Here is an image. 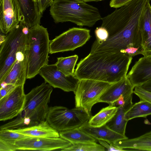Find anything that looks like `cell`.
Wrapping results in <instances>:
<instances>
[{"mask_svg":"<svg viewBox=\"0 0 151 151\" xmlns=\"http://www.w3.org/2000/svg\"><path fill=\"white\" fill-rule=\"evenodd\" d=\"M117 107L112 105L102 108L88 121L89 124L93 127H99L105 125L114 116Z\"/></svg>","mask_w":151,"mask_h":151,"instance_id":"cb8c5ba5","label":"cell"},{"mask_svg":"<svg viewBox=\"0 0 151 151\" xmlns=\"http://www.w3.org/2000/svg\"><path fill=\"white\" fill-rule=\"evenodd\" d=\"M82 0H53L50 14L56 23L70 22L77 25L93 27L102 17L98 9Z\"/></svg>","mask_w":151,"mask_h":151,"instance_id":"3957f363","label":"cell"},{"mask_svg":"<svg viewBox=\"0 0 151 151\" xmlns=\"http://www.w3.org/2000/svg\"><path fill=\"white\" fill-rule=\"evenodd\" d=\"M37 2V0H35Z\"/></svg>","mask_w":151,"mask_h":151,"instance_id":"60d3db41","label":"cell"},{"mask_svg":"<svg viewBox=\"0 0 151 151\" xmlns=\"http://www.w3.org/2000/svg\"><path fill=\"white\" fill-rule=\"evenodd\" d=\"M99 143L107 149L108 151H125L126 150L118 148L113 144H109L107 142L101 140H98Z\"/></svg>","mask_w":151,"mask_h":151,"instance_id":"e575fe53","label":"cell"},{"mask_svg":"<svg viewBox=\"0 0 151 151\" xmlns=\"http://www.w3.org/2000/svg\"><path fill=\"white\" fill-rule=\"evenodd\" d=\"M78 128L97 140H104L111 144L116 141L128 138L126 136L111 129L106 124L99 127H93L90 125L88 121Z\"/></svg>","mask_w":151,"mask_h":151,"instance_id":"e0dca14e","label":"cell"},{"mask_svg":"<svg viewBox=\"0 0 151 151\" xmlns=\"http://www.w3.org/2000/svg\"><path fill=\"white\" fill-rule=\"evenodd\" d=\"M133 93L140 99V101H145L151 104V92L142 88L139 86L134 87Z\"/></svg>","mask_w":151,"mask_h":151,"instance_id":"f1b7e54d","label":"cell"},{"mask_svg":"<svg viewBox=\"0 0 151 151\" xmlns=\"http://www.w3.org/2000/svg\"><path fill=\"white\" fill-rule=\"evenodd\" d=\"M23 21L17 0H0V29L2 33L8 34Z\"/></svg>","mask_w":151,"mask_h":151,"instance_id":"4fadbf2b","label":"cell"},{"mask_svg":"<svg viewBox=\"0 0 151 151\" xmlns=\"http://www.w3.org/2000/svg\"><path fill=\"white\" fill-rule=\"evenodd\" d=\"M23 17V23L28 28L40 25L42 14L35 0H17Z\"/></svg>","mask_w":151,"mask_h":151,"instance_id":"d6986e66","label":"cell"},{"mask_svg":"<svg viewBox=\"0 0 151 151\" xmlns=\"http://www.w3.org/2000/svg\"><path fill=\"white\" fill-rule=\"evenodd\" d=\"M95 33L96 40L99 41H104L109 37L108 31L105 28L101 26L96 28Z\"/></svg>","mask_w":151,"mask_h":151,"instance_id":"f546056e","label":"cell"},{"mask_svg":"<svg viewBox=\"0 0 151 151\" xmlns=\"http://www.w3.org/2000/svg\"><path fill=\"white\" fill-rule=\"evenodd\" d=\"M151 114V104L145 101H140L133 104L125 114L126 119L128 121L138 117H145Z\"/></svg>","mask_w":151,"mask_h":151,"instance_id":"d4e9b609","label":"cell"},{"mask_svg":"<svg viewBox=\"0 0 151 151\" xmlns=\"http://www.w3.org/2000/svg\"><path fill=\"white\" fill-rule=\"evenodd\" d=\"M11 130L32 137L55 138L60 137L59 132L51 126L46 120L37 125L24 128Z\"/></svg>","mask_w":151,"mask_h":151,"instance_id":"44dd1931","label":"cell"},{"mask_svg":"<svg viewBox=\"0 0 151 151\" xmlns=\"http://www.w3.org/2000/svg\"><path fill=\"white\" fill-rule=\"evenodd\" d=\"M60 137L72 144L84 142H96V139L78 128L59 132Z\"/></svg>","mask_w":151,"mask_h":151,"instance_id":"603a6c76","label":"cell"},{"mask_svg":"<svg viewBox=\"0 0 151 151\" xmlns=\"http://www.w3.org/2000/svg\"><path fill=\"white\" fill-rule=\"evenodd\" d=\"M72 145L70 142L60 137L55 138L31 137L15 142L17 150L61 151Z\"/></svg>","mask_w":151,"mask_h":151,"instance_id":"30bf717a","label":"cell"},{"mask_svg":"<svg viewBox=\"0 0 151 151\" xmlns=\"http://www.w3.org/2000/svg\"><path fill=\"white\" fill-rule=\"evenodd\" d=\"M17 86L13 84H7L0 88V99L12 91Z\"/></svg>","mask_w":151,"mask_h":151,"instance_id":"d6a6232c","label":"cell"},{"mask_svg":"<svg viewBox=\"0 0 151 151\" xmlns=\"http://www.w3.org/2000/svg\"><path fill=\"white\" fill-rule=\"evenodd\" d=\"M50 42L47 29L40 25L29 29L27 79H31L48 62Z\"/></svg>","mask_w":151,"mask_h":151,"instance_id":"277c9868","label":"cell"},{"mask_svg":"<svg viewBox=\"0 0 151 151\" xmlns=\"http://www.w3.org/2000/svg\"><path fill=\"white\" fill-rule=\"evenodd\" d=\"M17 150L15 145L0 139V151H15Z\"/></svg>","mask_w":151,"mask_h":151,"instance_id":"1f68e13d","label":"cell"},{"mask_svg":"<svg viewBox=\"0 0 151 151\" xmlns=\"http://www.w3.org/2000/svg\"><path fill=\"white\" fill-rule=\"evenodd\" d=\"M24 85L17 86L0 99V121H4L17 117L22 110L25 94Z\"/></svg>","mask_w":151,"mask_h":151,"instance_id":"8fae6325","label":"cell"},{"mask_svg":"<svg viewBox=\"0 0 151 151\" xmlns=\"http://www.w3.org/2000/svg\"><path fill=\"white\" fill-rule=\"evenodd\" d=\"M84 109L75 107L69 109L63 106L49 107L46 120L50 125L59 132L78 128L91 117Z\"/></svg>","mask_w":151,"mask_h":151,"instance_id":"52a82bcc","label":"cell"},{"mask_svg":"<svg viewBox=\"0 0 151 151\" xmlns=\"http://www.w3.org/2000/svg\"><path fill=\"white\" fill-rule=\"evenodd\" d=\"M48 1L49 2L51 5V3H52L53 0H48Z\"/></svg>","mask_w":151,"mask_h":151,"instance_id":"ab89813d","label":"cell"},{"mask_svg":"<svg viewBox=\"0 0 151 151\" xmlns=\"http://www.w3.org/2000/svg\"><path fill=\"white\" fill-rule=\"evenodd\" d=\"M134 87L127 76L112 84L100 97L99 102L114 105L119 97L123 95L125 100L132 95Z\"/></svg>","mask_w":151,"mask_h":151,"instance_id":"9a60e30c","label":"cell"},{"mask_svg":"<svg viewBox=\"0 0 151 151\" xmlns=\"http://www.w3.org/2000/svg\"><path fill=\"white\" fill-rule=\"evenodd\" d=\"M125 101L123 95H121L116 101L114 106L118 107L124 106L125 104Z\"/></svg>","mask_w":151,"mask_h":151,"instance_id":"8d00e7d4","label":"cell"},{"mask_svg":"<svg viewBox=\"0 0 151 151\" xmlns=\"http://www.w3.org/2000/svg\"><path fill=\"white\" fill-rule=\"evenodd\" d=\"M143 51L141 55L151 56V5L147 4L139 24Z\"/></svg>","mask_w":151,"mask_h":151,"instance_id":"ac0fdd59","label":"cell"},{"mask_svg":"<svg viewBox=\"0 0 151 151\" xmlns=\"http://www.w3.org/2000/svg\"><path fill=\"white\" fill-rule=\"evenodd\" d=\"M78 59L77 55L57 58L55 64L57 69L67 76H74L75 67Z\"/></svg>","mask_w":151,"mask_h":151,"instance_id":"484cf974","label":"cell"},{"mask_svg":"<svg viewBox=\"0 0 151 151\" xmlns=\"http://www.w3.org/2000/svg\"><path fill=\"white\" fill-rule=\"evenodd\" d=\"M39 74L45 82L52 87L67 92H74L79 81L74 76L65 75L57 69L55 64L44 65L40 69Z\"/></svg>","mask_w":151,"mask_h":151,"instance_id":"7c38bea8","label":"cell"},{"mask_svg":"<svg viewBox=\"0 0 151 151\" xmlns=\"http://www.w3.org/2000/svg\"><path fill=\"white\" fill-rule=\"evenodd\" d=\"M113 145L122 149L151 151V131L136 138L116 141Z\"/></svg>","mask_w":151,"mask_h":151,"instance_id":"7402d4cb","label":"cell"},{"mask_svg":"<svg viewBox=\"0 0 151 151\" xmlns=\"http://www.w3.org/2000/svg\"><path fill=\"white\" fill-rule=\"evenodd\" d=\"M29 28L20 22L0 43V82L13 65L17 52L27 48Z\"/></svg>","mask_w":151,"mask_h":151,"instance_id":"5b68a950","label":"cell"},{"mask_svg":"<svg viewBox=\"0 0 151 151\" xmlns=\"http://www.w3.org/2000/svg\"><path fill=\"white\" fill-rule=\"evenodd\" d=\"M52 87L44 82L25 94L23 109L17 117L30 119L36 124L46 120Z\"/></svg>","mask_w":151,"mask_h":151,"instance_id":"8992f818","label":"cell"},{"mask_svg":"<svg viewBox=\"0 0 151 151\" xmlns=\"http://www.w3.org/2000/svg\"><path fill=\"white\" fill-rule=\"evenodd\" d=\"M31 137H32L11 130L0 129V139L6 141L15 142Z\"/></svg>","mask_w":151,"mask_h":151,"instance_id":"83f0119b","label":"cell"},{"mask_svg":"<svg viewBox=\"0 0 151 151\" xmlns=\"http://www.w3.org/2000/svg\"><path fill=\"white\" fill-rule=\"evenodd\" d=\"M27 62V48L18 52L16 61L4 79L1 82L0 88L7 84L16 86L24 85L26 78Z\"/></svg>","mask_w":151,"mask_h":151,"instance_id":"5bb4252c","label":"cell"},{"mask_svg":"<svg viewBox=\"0 0 151 151\" xmlns=\"http://www.w3.org/2000/svg\"><path fill=\"white\" fill-rule=\"evenodd\" d=\"M148 2L133 0L103 17L101 26L108 31L109 37L104 42L96 39L90 53L120 52L130 47L142 48L139 24Z\"/></svg>","mask_w":151,"mask_h":151,"instance_id":"6da1fadb","label":"cell"},{"mask_svg":"<svg viewBox=\"0 0 151 151\" xmlns=\"http://www.w3.org/2000/svg\"><path fill=\"white\" fill-rule=\"evenodd\" d=\"M89 29L73 27L56 36L50 42L49 53L73 51L82 47L91 37Z\"/></svg>","mask_w":151,"mask_h":151,"instance_id":"9c48e42d","label":"cell"},{"mask_svg":"<svg viewBox=\"0 0 151 151\" xmlns=\"http://www.w3.org/2000/svg\"><path fill=\"white\" fill-rule=\"evenodd\" d=\"M133 0H111L109 5L111 7L118 8L124 6Z\"/></svg>","mask_w":151,"mask_h":151,"instance_id":"836d02e7","label":"cell"},{"mask_svg":"<svg viewBox=\"0 0 151 151\" xmlns=\"http://www.w3.org/2000/svg\"><path fill=\"white\" fill-rule=\"evenodd\" d=\"M105 148L96 142H84L72 144L70 146L64 148V151H104Z\"/></svg>","mask_w":151,"mask_h":151,"instance_id":"4316f807","label":"cell"},{"mask_svg":"<svg viewBox=\"0 0 151 151\" xmlns=\"http://www.w3.org/2000/svg\"><path fill=\"white\" fill-rule=\"evenodd\" d=\"M132 99V95L125 100L124 106L117 107L115 115L106 124L111 129L123 136H125L126 128L128 121L125 118V114L133 105Z\"/></svg>","mask_w":151,"mask_h":151,"instance_id":"ffe728a7","label":"cell"},{"mask_svg":"<svg viewBox=\"0 0 151 151\" xmlns=\"http://www.w3.org/2000/svg\"><path fill=\"white\" fill-rule=\"evenodd\" d=\"M132 57L121 52L89 53L77 64L74 76L113 84L127 76Z\"/></svg>","mask_w":151,"mask_h":151,"instance_id":"7a4b0ae2","label":"cell"},{"mask_svg":"<svg viewBox=\"0 0 151 151\" xmlns=\"http://www.w3.org/2000/svg\"><path fill=\"white\" fill-rule=\"evenodd\" d=\"M134 87L140 86L151 79V56L141 58L127 75Z\"/></svg>","mask_w":151,"mask_h":151,"instance_id":"2e32d148","label":"cell"},{"mask_svg":"<svg viewBox=\"0 0 151 151\" xmlns=\"http://www.w3.org/2000/svg\"><path fill=\"white\" fill-rule=\"evenodd\" d=\"M85 2H98L99 1H104L105 0H82Z\"/></svg>","mask_w":151,"mask_h":151,"instance_id":"f35d334b","label":"cell"},{"mask_svg":"<svg viewBox=\"0 0 151 151\" xmlns=\"http://www.w3.org/2000/svg\"><path fill=\"white\" fill-rule=\"evenodd\" d=\"M37 3L39 11L42 14L46 9L50 6L48 0H37Z\"/></svg>","mask_w":151,"mask_h":151,"instance_id":"d590c367","label":"cell"},{"mask_svg":"<svg viewBox=\"0 0 151 151\" xmlns=\"http://www.w3.org/2000/svg\"><path fill=\"white\" fill-rule=\"evenodd\" d=\"M142 51V49L141 47H130L121 50L120 52L127 54L132 57L137 55L141 54Z\"/></svg>","mask_w":151,"mask_h":151,"instance_id":"4dcf8cb0","label":"cell"},{"mask_svg":"<svg viewBox=\"0 0 151 151\" xmlns=\"http://www.w3.org/2000/svg\"><path fill=\"white\" fill-rule=\"evenodd\" d=\"M112 84L92 79L79 80L74 92L76 107L82 109L91 115L93 106L99 102L101 96Z\"/></svg>","mask_w":151,"mask_h":151,"instance_id":"ba28073f","label":"cell"},{"mask_svg":"<svg viewBox=\"0 0 151 151\" xmlns=\"http://www.w3.org/2000/svg\"><path fill=\"white\" fill-rule=\"evenodd\" d=\"M139 86L145 90L151 92V79L145 82Z\"/></svg>","mask_w":151,"mask_h":151,"instance_id":"74e56055","label":"cell"}]
</instances>
